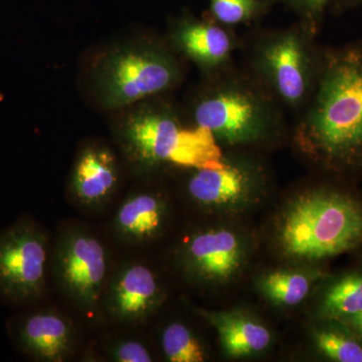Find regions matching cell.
<instances>
[{
	"label": "cell",
	"mask_w": 362,
	"mask_h": 362,
	"mask_svg": "<svg viewBox=\"0 0 362 362\" xmlns=\"http://www.w3.org/2000/svg\"><path fill=\"white\" fill-rule=\"evenodd\" d=\"M362 312V269L333 279L325 288L319 307L324 320H344Z\"/></svg>",
	"instance_id": "17"
},
{
	"label": "cell",
	"mask_w": 362,
	"mask_h": 362,
	"mask_svg": "<svg viewBox=\"0 0 362 362\" xmlns=\"http://www.w3.org/2000/svg\"><path fill=\"white\" fill-rule=\"evenodd\" d=\"M117 181L115 160L105 150H87L76 165L73 192L85 204L103 202L111 194Z\"/></svg>",
	"instance_id": "14"
},
{
	"label": "cell",
	"mask_w": 362,
	"mask_h": 362,
	"mask_svg": "<svg viewBox=\"0 0 362 362\" xmlns=\"http://www.w3.org/2000/svg\"><path fill=\"white\" fill-rule=\"evenodd\" d=\"M315 330L314 343L319 354L335 362H362V339L340 320H324Z\"/></svg>",
	"instance_id": "18"
},
{
	"label": "cell",
	"mask_w": 362,
	"mask_h": 362,
	"mask_svg": "<svg viewBox=\"0 0 362 362\" xmlns=\"http://www.w3.org/2000/svg\"><path fill=\"white\" fill-rule=\"evenodd\" d=\"M214 18L225 25L247 23L257 16L258 0H211Z\"/></svg>",
	"instance_id": "21"
},
{
	"label": "cell",
	"mask_w": 362,
	"mask_h": 362,
	"mask_svg": "<svg viewBox=\"0 0 362 362\" xmlns=\"http://www.w3.org/2000/svg\"><path fill=\"white\" fill-rule=\"evenodd\" d=\"M163 214V204L154 195H134L117 213V230L129 240L150 239L160 230Z\"/></svg>",
	"instance_id": "16"
},
{
	"label": "cell",
	"mask_w": 362,
	"mask_h": 362,
	"mask_svg": "<svg viewBox=\"0 0 362 362\" xmlns=\"http://www.w3.org/2000/svg\"><path fill=\"white\" fill-rule=\"evenodd\" d=\"M175 39L190 59L211 70L226 68L237 45L232 33L209 23H185Z\"/></svg>",
	"instance_id": "11"
},
{
	"label": "cell",
	"mask_w": 362,
	"mask_h": 362,
	"mask_svg": "<svg viewBox=\"0 0 362 362\" xmlns=\"http://www.w3.org/2000/svg\"><path fill=\"white\" fill-rule=\"evenodd\" d=\"M164 354L171 362L204 361V350L187 326L175 322L170 324L162 335Z\"/></svg>",
	"instance_id": "20"
},
{
	"label": "cell",
	"mask_w": 362,
	"mask_h": 362,
	"mask_svg": "<svg viewBox=\"0 0 362 362\" xmlns=\"http://www.w3.org/2000/svg\"><path fill=\"white\" fill-rule=\"evenodd\" d=\"M277 100L258 78L226 74L194 109L195 125L228 145L259 141L278 122Z\"/></svg>",
	"instance_id": "3"
},
{
	"label": "cell",
	"mask_w": 362,
	"mask_h": 362,
	"mask_svg": "<svg viewBox=\"0 0 362 362\" xmlns=\"http://www.w3.org/2000/svg\"><path fill=\"white\" fill-rule=\"evenodd\" d=\"M127 136L138 157L150 163L165 162L194 169L221 168L226 164L211 131L197 125L183 127L168 114L135 117L128 125Z\"/></svg>",
	"instance_id": "5"
},
{
	"label": "cell",
	"mask_w": 362,
	"mask_h": 362,
	"mask_svg": "<svg viewBox=\"0 0 362 362\" xmlns=\"http://www.w3.org/2000/svg\"><path fill=\"white\" fill-rule=\"evenodd\" d=\"M54 264L66 292L80 306L94 308L106 280L107 254L103 244L83 230L68 233L59 242Z\"/></svg>",
	"instance_id": "7"
},
{
	"label": "cell",
	"mask_w": 362,
	"mask_h": 362,
	"mask_svg": "<svg viewBox=\"0 0 362 362\" xmlns=\"http://www.w3.org/2000/svg\"><path fill=\"white\" fill-rule=\"evenodd\" d=\"M343 323L346 324L347 326L354 331V333L362 339V312L361 313L356 314V315L349 317V318L344 319Z\"/></svg>",
	"instance_id": "24"
},
{
	"label": "cell",
	"mask_w": 362,
	"mask_h": 362,
	"mask_svg": "<svg viewBox=\"0 0 362 362\" xmlns=\"http://www.w3.org/2000/svg\"><path fill=\"white\" fill-rule=\"evenodd\" d=\"M47 239L32 223H20L0 238V290L16 301L39 297L45 284Z\"/></svg>",
	"instance_id": "6"
},
{
	"label": "cell",
	"mask_w": 362,
	"mask_h": 362,
	"mask_svg": "<svg viewBox=\"0 0 362 362\" xmlns=\"http://www.w3.org/2000/svg\"><path fill=\"white\" fill-rule=\"evenodd\" d=\"M251 183L246 169L226 161L221 168L197 169L188 182V192L199 204L223 206L243 199Z\"/></svg>",
	"instance_id": "13"
},
{
	"label": "cell",
	"mask_w": 362,
	"mask_h": 362,
	"mask_svg": "<svg viewBox=\"0 0 362 362\" xmlns=\"http://www.w3.org/2000/svg\"><path fill=\"white\" fill-rule=\"evenodd\" d=\"M220 334L221 345L228 356L243 357L263 351L271 341V334L261 324L239 315L211 316Z\"/></svg>",
	"instance_id": "15"
},
{
	"label": "cell",
	"mask_w": 362,
	"mask_h": 362,
	"mask_svg": "<svg viewBox=\"0 0 362 362\" xmlns=\"http://www.w3.org/2000/svg\"><path fill=\"white\" fill-rule=\"evenodd\" d=\"M160 290L153 272L146 266L133 264L123 269L109 287L107 305L114 317L132 322L153 310Z\"/></svg>",
	"instance_id": "9"
},
{
	"label": "cell",
	"mask_w": 362,
	"mask_h": 362,
	"mask_svg": "<svg viewBox=\"0 0 362 362\" xmlns=\"http://www.w3.org/2000/svg\"><path fill=\"white\" fill-rule=\"evenodd\" d=\"M296 141L334 175L362 171V42L323 51L318 81Z\"/></svg>",
	"instance_id": "1"
},
{
	"label": "cell",
	"mask_w": 362,
	"mask_h": 362,
	"mask_svg": "<svg viewBox=\"0 0 362 362\" xmlns=\"http://www.w3.org/2000/svg\"><path fill=\"white\" fill-rule=\"evenodd\" d=\"M313 35L298 30L275 33L255 49L257 78L277 101L291 108L309 103L318 81L323 51L316 49Z\"/></svg>",
	"instance_id": "4"
},
{
	"label": "cell",
	"mask_w": 362,
	"mask_h": 362,
	"mask_svg": "<svg viewBox=\"0 0 362 362\" xmlns=\"http://www.w3.org/2000/svg\"><path fill=\"white\" fill-rule=\"evenodd\" d=\"M177 71L173 62L159 52H131L112 62L106 78L107 100L122 106L168 89Z\"/></svg>",
	"instance_id": "8"
},
{
	"label": "cell",
	"mask_w": 362,
	"mask_h": 362,
	"mask_svg": "<svg viewBox=\"0 0 362 362\" xmlns=\"http://www.w3.org/2000/svg\"><path fill=\"white\" fill-rule=\"evenodd\" d=\"M267 296L277 303L299 304L310 291V281L306 276L293 272H275L267 276L263 282Z\"/></svg>",
	"instance_id": "19"
},
{
	"label": "cell",
	"mask_w": 362,
	"mask_h": 362,
	"mask_svg": "<svg viewBox=\"0 0 362 362\" xmlns=\"http://www.w3.org/2000/svg\"><path fill=\"white\" fill-rule=\"evenodd\" d=\"M71 330L65 319L52 312L28 317L21 330L26 351L44 361H63L71 349Z\"/></svg>",
	"instance_id": "12"
},
{
	"label": "cell",
	"mask_w": 362,
	"mask_h": 362,
	"mask_svg": "<svg viewBox=\"0 0 362 362\" xmlns=\"http://www.w3.org/2000/svg\"><path fill=\"white\" fill-rule=\"evenodd\" d=\"M280 240L286 254L311 261L354 251L362 246V199L342 187L312 190L290 207Z\"/></svg>",
	"instance_id": "2"
},
{
	"label": "cell",
	"mask_w": 362,
	"mask_h": 362,
	"mask_svg": "<svg viewBox=\"0 0 362 362\" xmlns=\"http://www.w3.org/2000/svg\"><path fill=\"white\" fill-rule=\"evenodd\" d=\"M347 1L351 2V4H356V2H361L362 0H347Z\"/></svg>",
	"instance_id": "25"
},
{
	"label": "cell",
	"mask_w": 362,
	"mask_h": 362,
	"mask_svg": "<svg viewBox=\"0 0 362 362\" xmlns=\"http://www.w3.org/2000/svg\"><path fill=\"white\" fill-rule=\"evenodd\" d=\"M114 361L119 362H150L152 357L142 343L128 340L119 343L112 351Z\"/></svg>",
	"instance_id": "22"
},
{
	"label": "cell",
	"mask_w": 362,
	"mask_h": 362,
	"mask_svg": "<svg viewBox=\"0 0 362 362\" xmlns=\"http://www.w3.org/2000/svg\"><path fill=\"white\" fill-rule=\"evenodd\" d=\"M190 265L209 280H226L240 268L242 247L237 235L226 230L195 235L187 249Z\"/></svg>",
	"instance_id": "10"
},
{
	"label": "cell",
	"mask_w": 362,
	"mask_h": 362,
	"mask_svg": "<svg viewBox=\"0 0 362 362\" xmlns=\"http://www.w3.org/2000/svg\"><path fill=\"white\" fill-rule=\"evenodd\" d=\"M298 1L306 9L309 14V18L312 21V28L315 30L314 23H315L316 18L323 13L330 0H298Z\"/></svg>",
	"instance_id": "23"
}]
</instances>
